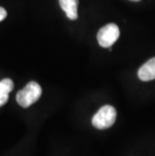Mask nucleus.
Listing matches in <instances>:
<instances>
[{
  "label": "nucleus",
  "mask_w": 155,
  "mask_h": 156,
  "mask_svg": "<svg viewBox=\"0 0 155 156\" xmlns=\"http://www.w3.org/2000/svg\"><path fill=\"white\" fill-rule=\"evenodd\" d=\"M42 90L36 82H29L25 87L20 90L16 95V101L22 108H28L29 106L38 100L41 96Z\"/></svg>",
  "instance_id": "f257e3e1"
},
{
  "label": "nucleus",
  "mask_w": 155,
  "mask_h": 156,
  "mask_svg": "<svg viewBox=\"0 0 155 156\" xmlns=\"http://www.w3.org/2000/svg\"><path fill=\"white\" fill-rule=\"evenodd\" d=\"M117 112L113 106L105 105L94 115L92 119V124L95 128L103 130L110 128L116 121Z\"/></svg>",
  "instance_id": "f03ea898"
},
{
  "label": "nucleus",
  "mask_w": 155,
  "mask_h": 156,
  "mask_svg": "<svg viewBox=\"0 0 155 156\" xmlns=\"http://www.w3.org/2000/svg\"><path fill=\"white\" fill-rule=\"evenodd\" d=\"M120 30L115 23H109L98 31L97 39L102 48H111L119 38Z\"/></svg>",
  "instance_id": "7ed1b4c3"
},
{
  "label": "nucleus",
  "mask_w": 155,
  "mask_h": 156,
  "mask_svg": "<svg viewBox=\"0 0 155 156\" xmlns=\"http://www.w3.org/2000/svg\"><path fill=\"white\" fill-rule=\"evenodd\" d=\"M138 78L143 82L155 80V58L149 59L138 69Z\"/></svg>",
  "instance_id": "20e7f679"
},
{
  "label": "nucleus",
  "mask_w": 155,
  "mask_h": 156,
  "mask_svg": "<svg viewBox=\"0 0 155 156\" xmlns=\"http://www.w3.org/2000/svg\"><path fill=\"white\" fill-rule=\"evenodd\" d=\"M58 2L68 18L72 20H76L78 18V0H58Z\"/></svg>",
  "instance_id": "39448f33"
},
{
  "label": "nucleus",
  "mask_w": 155,
  "mask_h": 156,
  "mask_svg": "<svg viewBox=\"0 0 155 156\" xmlns=\"http://www.w3.org/2000/svg\"><path fill=\"white\" fill-rule=\"evenodd\" d=\"M13 88H14V84H13L12 80L10 79H4L0 81V107L6 104L9 98V93H10Z\"/></svg>",
  "instance_id": "423d86ee"
},
{
  "label": "nucleus",
  "mask_w": 155,
  "mask_h": 156,
  "mask_svg": "<svg viewBox=\"0 0 155 156\" xmlns=\"http://www.w3.org/2000/svg\"><path fill=\"white\" fill-rule=\"evenodd\" d=\"M6 16H7V11H6L3 7L0 6V21H2Z\"/></svg>",
  "instance_id": "0eeeda50"
},
{
  "label": "nucleus",
  "mask_w": 155,
  "mask_h": 156,
  "mask_svg": "<svg viewBox=\"0 0 155 156\" xmlns=\"http://www.w3.org/2000/svg\"><path fill=\"white\" fill-rule=\"evenodd\" d=\"M131 1H136L137 2V1H140V0H131Z\"/></svg>",
  "instance_id": "6e6552de"
}]
</instances>
